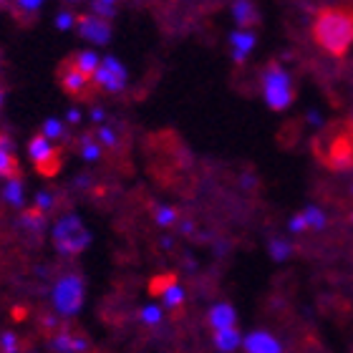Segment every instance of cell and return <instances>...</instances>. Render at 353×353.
Segmentation results:
<instances>
[{"mask_svg": "<svg viewBox=\"0 0 353 353\" xmlns=\"http://www.w3.org/2000/svg\"><path fill=\"white\" fill-rule=\"evenodd\" d=\"M243 346V336L237 328H228V331H217L214 333V348L220 353H232Z\"/></svg>", "mask_w": 353, "mask_h": 353, "instance_id": "cell-12", "label": "cell"}, {"mask_svg": "<svg viewBox=\"0 0 353 353\" xmlns=\"http://www.w3.org/2000/svg\"><path fill=\"white\" fill-rule=\"evenodd\" d=\"M61 83H63V88H66L68 94H83L88 79L81 71H76V66H68L66 71L61 74Z\"/></svg>", "mask_w": 353, "mask_h": 353, "instance_id": "cell-14", "label": "cell"}, {"mask_svg": "<svg viewBox=\"0 0 353 353\" xmlns=\"http://www.w3.org/2000/svg\"><path fill=\"white\" fill-rule=\"evenodd\" d=\"M81 157L86 159V162H96L99 157H101V144L96 139H91V137H83L81 141Z\"/></svg>", "mask_w": 353, "mask_h": 353, "instance_id": "cell-22", "label": "cell"}, {"mask_svg": "<svg viewBox=\"0 0 353 353\" xmlns=\"http://www.w3.org/2000/svg\"><path fill=\"white\" fill-rule=\"evenodd\" d=\"M15 162H13V152H8V149H0V174L8 176L13 172Z\"/></svg>", "mask_w": 353, "mask_h": 353, "instance_id": "cell-27", "label": "cell"}, {"mask_svg": "<svg viewBox=\"0 0 353 353\" xmlns=\"http://www.w3.org/2000/svg\"><path fill=\"white\" fill-rule=\"evenodd\" d=\"M162 303H164V308L176 310V308H179V305L184 303V288H182V285H176V283L167 285V288L162 290Z\"/></svg>", "mask_w": 353, "mask_h": 353, "instance_id": "cell-17", "label": "cell"}, {"mask_svg": "<svg viewBox=\"0 0 353 353\" xmlns=\"http://www.w3.org/2000/svg\"><path fill=\"white\" fill-rule=\"evenodd\" d=\"M76 28H79L81 38H86V41H91V43H96V46L109 43V38H111L109 21L96 18V15H81V18L76 21Z\"/></svg>", "mask_w": 353, "mask_h": 353, "instance_id": "cell-6", "label": "cell"}, {"mask_svg": "<svg viewBox=\"0 0 353 353\" xmlns=\"http://www.w3.org/2000/svg\"><path fill=\"white\" fill-rule=\"evenodd\" d=\"M91 8H94L96 18H103V21L114 15V6H111V3H106V0H94V6H91Z\"/></svg>", "mask_w": 353, "mask_h": 353, "instance_id": "cell-28", "label": "cell"}, {"mask_svg": "<svg viewBox=\"0 0 353 353\" xmlns=\"http://www.w3.org/2000/svg\"><path fill=\"white\" fill-rule=\"evenodd\" d=\"M0 3H6V0H0Z\"/></svg>", "mask_w": 353, "mask_h": 353, "instance_id": "cell-39", "label": "cell"}, {"mask_svg": "<svg viewBox=\"0 0 353 353\" xmlns=\"http://www.w3.org/2000/svg\"><path fill=\"white\" fill-rule=\"evenodd\" d=\"M28 157L33 159V164H38L43 172H51V167L48 164L56 159V149H53V144L46 137H33V139L28 141Z\"/></svg>", "mask_w": 353, "mask_h": 353, "instance_id": "cell-8", "label": "cell"}, {"mask_svg": "<svg viewBox=\"0 0 353 353\" xmlns=\"http://www.w3.org/2000/svg\"><path fill=\"white\" fill-rule=\"evenodd\" d=\"M313 38L331 56H343L353 43V8H323L313 23Z\"/></svg>", "mask_w": 353, "mask_h": 353, "instance_id": "cell-1", "label": "cell"}, {"mask_svg": "<svg viewBox=\"0 0 353 353\" xmlns=\"http://www.w3.org/2000/svg\"><path fill=\"white\" fill-rule=\"evenodd\" d=\"M96 81V86H101L103 91H109V94H119V91H124L126 86V74L124 63L117 59V56H103L99 68H96V74L91 76Z\"/></svg>", "mask_w": 353, "mask_h": 353, "instance_id": "cell-5", "label": "cell"}, {"mask_svg": "<svg viewBox=\"0 0 353 353\" xmlns=\"http://www.w3.org/2000/svg\"><path fill=\"white\" fill-rule=\"evenodd\" d=\"M99 141H101L103 147H117V132L114 129H109V126H101L99 129Z\"/></svg>", "mask_w": 353, "mask_h": 353, "instance_id": "cell-30", "label": "cell"}, {"mask_svg": "<svg viewBox=\"0 0 353 353\" xmlns=\"http://www.w3.org/2000/svg\"><path fill=\"white\" fill-rule=\"evenodd\" d=\"M237 323V316H235V308L230 305V303H217L210 308V325H212V331H228V328H235Z\"/></svg>", "mask_w": 353, "mask_h": 353, "instance_id": "cell-9", "label": "cell"}, {"mask_svg": "<svg viewBox=\"0 0 353 353\" xmlns=\"http://www.w3.org/2000/svg\"><path fill=\"white\" fill-rule=\"evenodd\" d=\"M3 199H6L10 207H23V202H26V187H23L21 179H6V184H3Z\"/></svg>", "mask_w": 353, "mask_h": 353, "instance_id": "cell-15", "label": "cell"}, {"mask_svg": "<svg viewBox=\"0 0 353 353\" xmlns=\"http://www.w3.org/2000/svg\"><path fill=\"white\" fill-rule=\"evenodd\" d=\"M263 96L272 111H283L293 103V79L278 63H270L263 71Z\"/></svg>", "mask_w": 353, "mask_h": 353, "instance_id": "cell-4", "label": "cell"}, {"mask_svg": "<svg viewBox=\"0 0 353 353\" xmlns=\"http://www.w3.org/2000/svg\"><path fill=\"white\" fill-rule=\"evenodd\" d=\"M103 117H106V114H103V109H99V106H94V109H91V119H94V121H103Z\"/></svg>", "mask_w": 353, "mask_h": 353, "instance_id": "cell-35", "label": "cell"}, {"mask_svg": "<svg viewBox=\"0 0 353 353\" xmlns=\"http://www.w3.org/2000/svg\"><path fill=\"white\" fill-rule=\"evenodd\" d=\"M303 222H305V230H323L328 217H325L323 210H318V207H305L303 210Z\"/></svg>", "mask_w": 353, "mask_h": 353, "instance_id": "cell-18", "label": "cell"}, {"mask_svg": "<svg viewBox=\"0 0 353 353\" xmlns=\"http://www.w3.org/2000/svg\"><path fill=\"white\" fill-rule=\"evenodd\" d=\"M0 106H3V91H0Z\"/></svg>", "mask_w": 353, "mask_h": 353, "instance_id": "cell-37", "label": "cell"}, {"mask_svg": "<svg viewBox=\"0 0 353 353\" xmlns=\"http://www.w3.org/2000/svg\"><path fill=\"white\" fill-rule=\"evenodd\" d=\"M23 228H28V230H33V232H41V230L46 228V220H43V214L41 212H26L23 214Z\"/></svg>", "mask_w": 353, "mask_h": 353, "instance_id": "cell-24", "label": "cell"}, {"mask_svg": "<svg viewBox=\"0 0 353 353\" xmlns=\"http://www.w3.org/2000/svg\"><path fill=\"white\" fill-rule=\"evenodd\" d=\"M15 6H18V10L26 15L36 13V10H41V6H43V0H15Z\"/></svg>", "mask_w": 353, "mask_h": 353, "instance_id": "cell-31", "label": "cell"}, {"mask_svg": "<svg viewBox=\"0 0 353 353\" xmlns=\"http://www.w3.org/2000/svg\"><path fill=\"white\" fill-rule=\"evenodd\" d=\"M288 230H290V232H305V222H303V214H295L293 220H290V225H288Z\"/></svg>", "mask_w": 353, "mask_h": 353, "instance_id": "cell-32", "label": "cell"}, {"mask_svg": "<svg viewBox=\"0 0 353 353\" xmlns=\"http://www.w3.org/2000/svg\"><path fill=\"white\" fill-rule=\"evenodd\" d=\"M66 119L71 121V124H79V121H81V111H79V109H68Z\"/></svg>", "mask_w": 353, "mask_h": 353, "instance_id": "cell-33", "label": "cell"}, {"mask_svg": "<svg viewBox=\"0 0 353 353\" xmlns=\"http://www.w3.org/2000/svg\"><path fill=\"white\" fill-rule=\"evenodd\" d=\"M268 250H270V258L272 260L283 263V260H288L290 255H293V245L288 243V240H283V237H275V240H270Z\"/></svg>", "mask_w": 353, "mask_h": 353, "instance_id": "cell-19", "label": "cell"}, {"mask_svg": "<svg viewBox=\"0 0 353 353\" xmlns=\"http://www.w3.org/2000/svg\"><path fill=\"white\" fill-rule=\"evenodd\" d=\"M0 351L3 353H18V336L13 331H6L0 336Z\"/></svg>", "mask_w": 353, "mask_h": 353, "instance_id": "cell-25", "label": "cell"}, {"mask_svg": "<svg viewBox=\"0 0 353 353\" xmlns=\"http://www.w3.org/2000/svg\"><path fill=\"white\" fill-rule=\"evenodd\" d=\"M230 43H232V59L237 63H243L248 59V53L255 48V33L252 30H235L232 38H230Z\"/></svg>", "mask_w": 353, "mask_h": 353, "instance_id": "cell-10", "label": "cell"}, {"mask_svg": "<svg viewBox=\"0 0 353 353\" xmlns=\"http://www.w3.org/2000/svg\"><path fill=\"white\" fill-rule=\"evenodd\" d=\"M139 321L144 325H159L162 323V308H159V305H147V308H141Z\"/></svg>", "mask_w": 353, "mask_h": 353, "instance_id": "cell-23", "label": "cell"}, {"mask_svg": "<svg viewBox=\"0 0 353 353\" xmlns=\"http://www.w3.org/2000/svg\"><path fill=\"white\" fill-rule=\"evenodd\" d=\"M245 353H283V346L268 331H252L243 339Z\"/></svg>", "mask_w": 353, "mask_h": 353, "instance_id": "cell-7", "label": "cell"}, {"mask_svg": "<svg viewBox=\"0 0 353 353\" xmlns=\"http://www.w3.org/2000/svg\"><path fill=\"white\" fill-rule=\"evenodd\" d=\"M83 301H86V283H83L81 275L68 272V275L56 280V285L51 290V303L59 316H76L83 308Z\"/></svg>", "mask_w": 353, "mask_h": 353, "instance_id": "cell-3", "label": "cell"}, {"mask_svg": "<svg viewBox=\"0 0 353 353\" xmlns=\"http://www.w3.org/2000/svg\"><path fill=\"white\" fill-rule=\"evenodd\" d=\"M74 26H76V15L74 13H66V10H63V13L56 15V28H59V30H71Z\"/></svg>", "mask_w": 353, "mask_h": 353, "instance_id": "cell-29", "label": "cell"}, {"mask_svg": "<svg viewBox=\"0 0 353 353\" xmlns=\"http://www.w3.org/2000/svg\"><path fill=\"white\" fill-rule=\"evenodd\" d=\"M106 3H111V6H114V3H117V0H106Z\"/></svg>", "mask_w": 353, "mask_h": 353, "instance_id": "cell-38", "label": "cell"}, {"mask_svg": "<svg viewBox=\"0 0 353 353\" xmlns=\"http://www.w3.org/2000/svg\"><path fill=\"white\" fill-rule=\"evenodd\" d=\"M232 15H235L237 26L243 30H248L252 23L258 21V10L252 6L250 0H235V6H232Z\"/></svg>", "mask_w": 353, "mask_h": 353, "instance_id": "cell-13", "label": "cell"}, {"mask_svg": "<svg viewBox=\"0 0 353 353\" xmlns=\"http://www.w3.org/2000/svg\"><path fill=\"white\" fill-rule=\"evenodd\" d=\"M243 187H248V190H250V187H255V176H252V174H245L243 176Z\"/></svg>", "mask_w": 353, "mask_h": 353, "instance_id": "cell-36", "label": "cell"}, {"mask_svg": "<svg viewBox=\"0 0 353 353\" xmlns=\"http://www.w3.org/2000/svg\"><path fill=\"white\" fill-rule=\"evenodd\" d=\"M51 348L56 353H83L88 348V341L74 336V333H59V336H53Z\"/></svg>", "mask_w": 353, "mask_h": 353, "instance_id": "cell-11", "label": "cell"}, {"mask_svg": "<svg viewBox=\"0 0 353 353\" xmlns=\"http://www.w3.org/2000/svg\"><path fill=\"white\" fill-rule=\"evenodd\" d=\"M71 3H76V0H71Z\"/></svg>", "mask_w": 353, "mask_h": 353, "instance_id": "cell-40", "label": "cell"}, {"mask_svg": "<svg viewBox=\"0 0 353 353\" xmlns=\"http://www.w3.org/2000/svg\"><path fill=\"white\" fill-rule=\"evenodd\" d=\"M53 245L61 255H79L91 245V232L79 214H63L51 230Z\"/></svg>", "mask_w": 353, "mask_h": 353, "instance_id": "cell-2", "label": "cell"}, {"mask_svg": "<svg viewBox=\"0 0 353 353\" xmlns=\"http://www.w3.org/2000/svg\"><path fill=\"white\" fill-rule=\"evenodd\" d=\"M53 207V194L51 192H46V190H41L36 194V212H41V214H46L48 210Z\"/></svg>", "mask_w": 353, "mask_h": 353, "instance_id": "cell-26", "label": "cell"}, {"mask_svg": "<svg viewBox=\"0 0 353 353\" xmlns=\"http://www.w3.org/2000/svg\"><path fill=\"white\" fill-rule=\"evenodd\" d=\"M176 217H179V214H176V210L170 205H159L154 210V222L159 225V228H172V225L176 222Z\"/></svg>", "mask_w": 353, "mask_h": 353, "instance_id": "cell-21", "label": "cell"}, {"mask_svg": "<svg viewBox=\"0 0 353 353\" xmlns=\"http://www.w3.org/2000/svg\"><path fill=\"white\" fill-rule=\"evenodd\" d=\"M308 121L313 126H321V124H323V119H321V114H318V111H308Z\"/></svg>", "mask_w": 353, "mask_h": 353, "instance_id": "cell-34", "label": "cell"}, {"mask_svg": "<svg viewBox=\"0 0 353 353\" xmlns=\"http://www.w3.org/2000/svg\"><path fill=\"white\" fill-rule=\"evenodd\" d=\"M99 63H101V59L96 56V51H81L79 56H76V61H74L76 71H81L86 79H91V76L96 74Z\"/></svg>", "mask_w": 353, "mask_h": 353, "instance_id": "cell-16", "label": "cell"}, {"mask_svg": "<svg viewBox=\"0 0 353 353\" xmlns=\"http://www.w3.org/2000/svg\"><path fill=\"white\" fill-rule=\"evenodd\" d=\"M63 134H66V126H63V121L61 119H46L43 121V132H41V137H46L48 141L53 139H63Z\"/></svg>", "mask_w": 353, "mask_h": 353, "instance_id": "cell-20", "label": "cell"}]
</instances>
